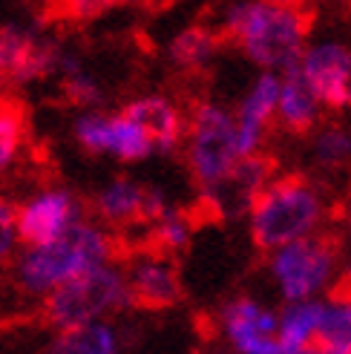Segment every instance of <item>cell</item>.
<instances>
[{
	"label": "cell",
	"mask_w": 351,
	"mask_h": 354,
	"mask_svg": "<svg viewBox=\"0 0 351 354\" xmlns=\"http://www.w3.org/2000/svg\"><path fill=\"white\" fill-rule=\"evenodd\" d=\"M225 44H234L259 73L288 75L311 41V12L285 0L227 3L214 21Z\"/></svg>",
	"instance_id": "cell-1"
},
{
	"label": "cell",
	"mask_w": 351,
	"mask_h": 354,
	"mask_svg": "<svg viewBox=\"0 0 351 354\" xmlns=\"http://www.w3.org/2000/svg\"><path fill=\"white\" fill-rule=\"evenodd\" d=\"M331 219L334 202L328 185L305 173H276L245 214L248 236L262 254L323 234L331 227Z\"/></svg>",
	"instance_id": "cell-2"
},
{
	"label": "cell",
	"mask_w": 351,
	"mask_h": 354,
	"mask_svg": "<svg viewBox=\"0 0 351 354\" xmlns=\"http://www.w3.org/2000/svg\"><path fill=\"white\" fill-rule=\"evenodd\" d=\"M118 259L121 239L86 216L81 225H75L66 236L55 242L21 248L9 265V279L21 297L41 303L44 297L58 291L66 282L78 279L81 274Z\"/></svg>",
	"instance_id": "cell-3"
},
{
	"label": "cell",
	"mask_w": 351,
	"mask_h": 354,
	"mask_svg": "<svg viewBox=\"0 0 351 354\" xmlns=\"http://www.w3.org/2000/svg\"><path fill=\"white\" fill-rule=\"evenodd\" d=\"M343 236L337 231H323L308 239H296L276 251L265 254V274L283 306L314 303L337 291Z\"/></svg>",
	"instance_id": "cell-4"
},
{
	"label": "cell",
	"mask_w": 351,
	"mask_h": 354,
	"mask_svg": "<svg viewBox=\"0 0 351 354\" xmlns=\"http://www.w3.org/2000/svg\"><path fill=\"white\" fill-rule=\"evenodd\" d=\"M182 158L202 202L222 187V182L239 165L234 110L222 101L202 98L187 110V127L182 141Z\"/></svg>",
	"instance_id": "cell-5"
},
{
	"label": "cell",
	"mask_w": 351,
	"mask_h": 354,
	"mask_svg": "<svg viewBox=\"0 0 351 354\" xmlns=\"http://www.w3.org/2000/svg\"><path fill=\"white\" fill-rule=\"evenodd\" d=\"M127 308H133V299L121 259L81 274L78 279L66 282L41 299V317L52 331H69L101 320H115Z\"/></svg>",
	"instance_id": "cell-6"
},
{
	"label": "cell",
	"mask_w": 351,
	"mask_h": 354,
	"mask_svg": "<svg viewBox=\"0 0 351 354\" xmlns=\"http://www.w3.org/2000/svg\"><path fill=\"white\" fill-rule=\"evenodd\" d=\"M64 46L29 24H0V93L58 75Z\"/></svg>",
	"instance_id": "cell-7"
},
{
	"label": "cell",
	"mask_w": 351,
	"mask_h": 354,
	"mask_svg": "<svg viewBox=\"0 0 351 354\" xmlns=\"http://www.w3.org/2000/svg\"><path fill=\"white\" fill-rule=\"evenodd\" d=\"M173 202L167 199V193L155 185H147L133 176H113L104 182L90 199V210L98 225H104L107 231L130 234V231H144V227L162 216Z\"/></svg>",
	"instance_id": "cell-8"
},
{
	"label": "cell",
	"mask_w": 351,
	"mask_h": 354,
	"mask_svg": "<svg viewBox=\"0 0 351 354\" xmlns=\"http://www.w3.org/2000/svg\"><path fill=\"white\" fill-rule=\"evenodd\" d=\"M15 219L21 248L46 245L66 236L86 219V202L66 185H44L15 202Z\"/></svg>",
	"instance_id": "cell-9"
},
{
	"label": "cell",
	"mask_w": 351,
	"mask_h": 354,
	"mask_svg": "<svg viewBox=\"0 0 351 354\" xmlns=\"http://www.w3.org/2000/svg\"><path fill=\"white\" fill-rule=\"evenodd\" d=\"M75 145L90 153L115 158L121 165H138L155 156L153 141L121 110H84L73 118Z\"/></svg>",
	"instance_id": "cell-10"
},
{
	"label": "cell",
	"mask_w": 351,
	"mask_h": 354,
	"mask_svg": "<svg viewBox=\"0 0 351 354\" xmlns=\"http://www.w3.org/2000/svg\"><path fill=\"white\" fill-rule=\"evenodd\" d=\"M279 308L254 294H236L216 311V334L225 354H279Z\"/></svg>",
	"instance_id": "cell-11"
},
{
	"label": "cell",
	"mask_w": 351,
	"mask_h": 354,
	"mask_svg": "<svg viewBox=\"0 0 351 354\" xmlns=\"http://www.w3.org/2000/svg\"><path fill=\"white\" fill-rule=\"evenodd\" d=\"M294 73L323 110H351V44L340 38H311Z\"/></svg>",
	"instance_id": "cell-12"
},
{
	"label": "cell",
	"mask_w": 351,
	"mask_h": 354,
	"mask_svg": "<svg viewBox=\"0 0 351 354\" xmlns=\"http://www.w3.org/2000/svg\"><path fill=\"white\" fill-rule=\"evenodd\" d=\"M124 277H127V288L133 308H147V311H164L173 308L182 299L184 286H182V274L176 259L155 254L150 248H138L133 251L124 262Z\"/></svg>",
	"instance_id": "cell-13"
},
{
	"label": "cell",
	"mask_w": 351,
	"mask_h": 354,
	"mask_svg": "<svg viewBox=\"0 0 351 354\" xmlns=\"http://www.w3.org/2000/svg\"><path fill=\"white\" fill-rule=\"evenodd\" d=\"M276 95H279V75L256 73V78L239 95L236 107H231L236 124V147L242 158L265 153V145L274 130Z\"/></svg>",
	"instance_id": "cell-14"
},
{
	"label": "cell",
	"mask_w": 351,
	"mask_h": 354,
	"mask_svg": "<svg viewBox=\"0 0 351 354\" xmlns=\"http://www.w3.org/2000/svg\"><path fill=\"white\" fill-rule=\"evenodd\" d=\"M121 113L130 115L153 141L155 156H173L182 150L187 110L167 93H142L130 98Z\"/></svg>",
	"instance_id": "cell-15"
},
{
	"label": "cell",
	"mask_w": 351,
	"mask_h": 354,
	"mask_svg": "<svg viewBox=\"0 0 351 354\" xmlns=\"http://www.w3.org/2000/svg\"><path fill=\"white\" fill-rule=\"evenodd\" d=\"M274 176H276V165L268 153L245 156V158H239L234 173L222 182V187L214 193V196H207L202 205L214 216H222V219L245 216L251 202L259 196L262 187H265Z\"/></svg>",
	"instance_id": "cell-16"
},
{
	"label": "cell",
	"mask_w": 351,
	"mask_h": 354,
	"mask_svg": "<svg viewBox=\"0 0 351 354\" xmlns=\"http://www.w3.org/2000/svg\"><path fill=\"white\" fill-rule=\"evenodd\" d=\"M308 165L317 182L340 179L351 173V127L343 121H323L317 130L308 133Z\"/></svg>",
	"instance_id": "cell-17"
},
{
	"label": "cell",
	"mask_w": 351,
	"mask_h": 354,
	"mask_svg": "<svg viewBox=\"0 0 351 354\" xmlns=\"http://www.w3.org/2000/svg\"><path fill=\"white\" fill-rule=\"evenodd\" d=\"M325 110L314 93L296 78V73L279 75V95H276V113L274 127L285 130L288 136H308L323 124Z\"/></svg>",
	"instance_id": "cell-18"
},
{
	"label": "cell",
	"mask_w": 351,
	"mask_h": 354,
	"mask_svg": "<svg viewBox=\"0 0 351 354\" xmlns=\"http://www.w3.org/2000/svg\"><path fill=\"white\" fill-rule=\"evenodd\" d=\"M225 41L214 24H190L179 29L167 44V61L184 75L207 73L216 64Z\"/></svg>",
	"instance_id": "cell-19"
},
{
	"label": "cell",
	"mask_w": 351,
	"mask_h": 354,
	"mask_svg": "<svg viewBox=\"0 0 351 354\" xmlns=\"http://www.w3.org/2000/svg\"><path fill=\"white\" fill-rule=\"evenodd\" d=\"M44 354H127V340L115 320H101L81 328L55 331Z\"/></svg>",
	"instance_id": "cell-20"
},
{
	"label": "cell",
	"mask_w": 351,
	"mask_h": 354,
	"mask_svg": "<svg viewBox=\"0 0 351 354\" xmlns=\"http://www.w3.org/2000/svg\"><path fill=\"white\" fill-rule=\"evenodd\" d=\"M320 303H291L279 308L276 337L279 354H308L317 346V326H320Z\"/></svg>",
	"instance_id": "cell-21"
},
{
	"label": "cell",
	"mask_w": 351,
	"mask_h": 354,
	"mask_svg": "<svg viewBox=\"0 0 351 354\" xmlns=\"http://www.w3.org/2000/svg\"><path fill=\"white\" fill-rule=\"evenodd\" d=\"M193 234H196V219H193V214L179 205H170L162 216H155L144 227L147 242L142 248H150L155 254H164V257L176 259L182 251L190 248Z\"/></svg>",
	"instance_id": "cell-22"
},
{
	"label": "cell",
	"mask_w": 351,
	"mask_h": 354,
	"mask_svg": "<svg viewBox=\"0 0 351 354\" xmlns=\"http://www.w3.org/2000/svg\"><path fill=\"white\" fill-rule=\"evenodd\" d=\"M317 348L325 354H351V294L334 291L320 303Z\"/></svg>",
	"instance_id": "cell-23"
},
{
	"label": "cell",
	"mask_w": 351,
	"mask_h": 354,
	"mask_svg": "<svg viewBox=\"0 0 351 354\" xmlns=\"http://www.w3.org/2000/svg\"><path fill=\"white\" fill-rule=\"evenodd\" d=\"M61 81V95L78 107V113L84 110H101L104 104V84L95 73L84 66V61L73 52L64 49V58H61V66H58V75Z\"/></svg>",
	"instance_id": "cell-24"
},
{
	"label": "cell",
	"mask_w": 351,
	"mask_h": 354,
	"mask_svg": "<svg viewBox=\"0 0 351 354\" xmlns=\"http://www.w3.org/2000/svg\"><path fill=\"white\" fill-rule=\"evenodd\" d=\"M29 145V121L23 104L12 93H0V176L15 170Z\"/></svg>",
	"instance_id": "cell-25"
},
{
	"label": "cell",
	"mask_w": 351,
	"mask_h": 354,
	"mask_svg": "<svg viewBox=\"0 0 351 354\" xmlns=\"http://www.w3.org/2000/svg\"><path fill=\"white\" fill-rule=\"evenodd\" d=\"M17 251H21V239H17L15 202L0 193V271H9Z\"/></svg>",
	"instance_id": "cell-26"
},
{
	"label": "cell",
	"mask_w": 351,
	"mask_h": 354,
	"mask_svg": "<svg viewBox=\"0 0 351 354\" xmlns=\"http://www.w3.org/2000/svg\"><path fill=\"white\" fill-rule=\"evenodd\" d=\"M337 291L351 294V245L343 248V262H340V282H337Z\"/></svg>",
	"instance_id": "cell-27"
},
{
	"label": "cell",
	"mask_w": 351,
	"mask_h": 354,
	"mask_svg": "<svg viewBox=\"0 0 351 354\" xmlns=\"http://www.w3.org/2000/svg\"><path fill=\"white\" fill-rule=\"evenodd\" d=\"M104 12V3H73L69 6V15L73 17H95Z\"/></svg>",
	"instance_id": "cell-28"
},
{
	"label": "cell",
	"mask_w": 351,
	"mask_h": 354,
	"mask_svg": "<svg viewBox=\"0 0 351 354\" xmlns=\"http://www.w3.org/2000/svg\"><path fill=\"white\" fill-rule=\"evenodd\" d=\"M340 219H343V225L351 231V179H348V187H345L343 202H340Z\"/></svg>",
	"instance_id": "cell-29"
},
{
	"label": "cell",
	"mask_w": 351,
	"mask_h": 354,
	"mask_svg": "<svg viewBox=\"0 0 351 354\" xmlns=\"http://www.w3.org/2000/svg\"><path fill=\"white\" fill-rule=\"evenodd\" d=\"M308 354H325V351H320V348H317V346H314V348H311V351H308Z\"/></svg>",
	"instance_id": "cell-30"
}]
</instances>
